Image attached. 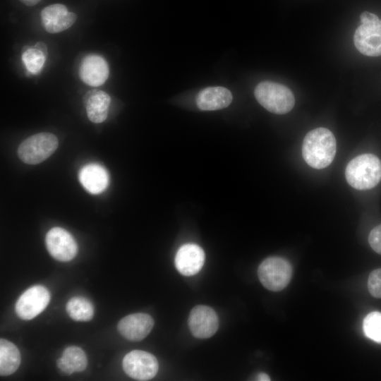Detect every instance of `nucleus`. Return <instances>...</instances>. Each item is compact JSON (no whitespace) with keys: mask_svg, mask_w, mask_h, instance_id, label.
<instances>
[{"mask_svg":"<svg viewBox=\"0 0 381 381\" xmlns=\"http://www.w3.org/2000/svg\"><path fill=\"white\" fill-rule=\"evenodd\" d=\"M188 327L193 335L198 339H207L215 334L219 327L218 316L210 307L195 306L188 317Z\"/></svg>","mask_w":381,"mask_h":381,"instance_id":"9","label":"nucleus"},{"mask_svg":"<svg viewBox=\"0 0 381 381\" xmlns=\"http://www.w3.org/2000/svg\"><path fill=\"white\" fill-rule=\"evenodd\" d=\"M368 289L373 297L381 298V268L372 271L369 274Z\"/></svg>","mask_w":381,"mask_h":381,"instance_id":"23","label":"nucleus"},{"mask_svg":"<svg viewBox=\"0 0 381 381\" xmlns=\"http://www.w3.org/2000/svg\"><path fill=\"white\" fill-rule=\"evenodd\" d=\"M20 364V353L12 342L0 339V375L8 376L15 373Z\"/></svg>","mask_w":381,"mask_h":381,"instance_id":"18","label":"nucleus"},{"mask_svg":"<svg viewBox=\"0 0 381 381\" xmlns=\"http://www.w3.org/2000/svg\"><path fill=\"white\" fill-rule=\"evenodd\" d=\"M363 329L367 337L381 344V313L374 311L367 315L363 320Z\"/></svg>","mask_w":381,"mask_h":381,"instance_id":"22","label":"nucleus"},{"mask_svg":"<svg viewBox=\"0 0 381 381\" xmlns=\"http://www.w3.org/2000/svg\"><path fill=\"white\" fill-rule=\"evenodd\" d=\"M258 278L267 289L279 291L290 282L293 268L285 258L273 256L264 260L258 267Z\"/></svg>","mask_w":381,"mask_h":381,"instance_id":"4","label":"nucleus"},{"mask_svg":"<svg viewBox=\"0 0 381 381\" xmlns=\"http://www.w3.org/2000/svg\"><path fill=\"white\" fill-rule=\"evenodd\" d=\"M345 176L348 183L357 190H368L381 180V161L373 154H363L347 164Z\"/></svg>","mask_w":381,"mask_h":381,"instance_id":"2","label":"nucleus"},{"mask_svg":"<svg viewBox=\"0 0 381 381\" xmlns=\"http://www.w3.org/2000/svg\"><path fill=\"white\" fill-rule=\"evenodd\" d=\"M83 102L90 121L99 123L107 119L111 102L110 96L107 92L91 90L85 95Z\"/></svg>","mask_w":381,"mask_h":381,"instance_id":"17","label":"nucleus"},{"mask_svg":"<svg viewBox=\"0 0 381 381\" xmlns=\"http://www.w3.org/2000/svg\"><path fill=\"white\" fill-rule=\"evenodd\" d=\"M35 46L39 49L40 50H41L44 54H45L46 55H47V47L46 46V44L44 43V42H37Z\"/></svg>","mask_w":381,"mask_h":381,"instance_id":"27","label":"nucleus"},{"mask_svg":"<svg viewBox=\"0 0 381 381\" xmlns=\"http://www.w3.org/2000/svg\"><path fill=\"white\" fill-rule=\"evenodd\" d=\"M124 372L131 378L137 380H149L157 373L159 364L152 353L133 350L128 353L122 361Z\"/></svg>","mask_w":381,"mask_h":381,"instance_id":"7","label":"nucleus"},{"mask_svg":"<svg viewBox=\"0 0 381 381\" xmlns=\"http://www.w3.org/2000/svg\"><path fill=\"white\" fill-rule=\"evenodd\" d=\"M360 18L361 23H368L380 20L375 14L368 11L363 12L360 16Z\"/></svg>","mask_w":381,"mask_h":381,"instance_id":"25","label":"nucleus"},{"mask_svg":"<svg viewBox=\"0 0 381 381\" xmlns=\"http://www.w3.org/2000/svg\"><path fill=\"white\" fill-rule=\"evenodd\" d=\"M368 243L374 251L381 255V224L371 230L368 236Z\"/></svg>","mask_w":381,"mask_h":381,"instance_id":"24","label":"nucleus"},{"mask_svg":"<svg viewBox=\"0 0 381 381\" xmlns=\"http://www.w3.org/2000/svg\"><path fill=\"white\" fill-rule=\"evenodd\" d=\"M23 4L28 6H32L37 4L41 0H20Z\"/></svg>","mask_w":381,"mask_h":381,"instance_id":"28","label":"nucleus"},{"mask_svg":"<svg viewBox=\"0 0 381 381\" xmlns=\"http://www.w3.org/2000/svg\"><path fill=\"white\" fill-rule=\"evenodd\" d=\"M57 367L63 373L67 375H71L73 373V370L65 362V361L61 357L58 358L56 361Z\"/></svg>","mask_w":381,"mask_h":381,"instance_id":"26","label":"nucleus"},{"mask_svg":"<svg viewBox=\"0 0 381 381\" xmlns=\"http://www.w3.org/2000/svg\"><path fill=\"white\" fill-rule=\"evenodd\" d=\"M257 380L260 381H268L270 380V378L266 373H261L257 376Z\"/></svg>","mask_w":381,"mask_h":381,"instance_id":"29","label":"nucleus"},{"mask_svg":"<svg viewBox=\"0 0 381 381\" xmlns=\"http://www.w3.org/2000/svg\"><path fill=\"white\" fill-rule=\"evenodd\" d=\"M254 95L264 108L276 114L289 112L295 103L293 92L289 87L272 81H262L258 84Z\"/></svg>","mask_w":381,"mask_h":381,"instance_id":"3","label":"nucleus"},{"mask_svg":"<svg viewBox=\"0 0 381 381\" xmlns=\"http://www.w3.org/2000/svg\"><path fill=\"white\" fill-rule=\"evenodd\" d=\"M109 73L106 60L96 54L86 56L79 68V75L85 84L98 87L105 83Z\"/></svg>","mask_w":381,"mask_h":381,"instance_id":"13","label":"nucleus"},{"mask_svg":"<svg viewBox=\"0 0 381 381\" xmlns=\"http://www.w3.org/2000/svg\"><path fill=\"white\" fill-rule=\"evenodd\" d=\"M337 143L333 133L326 128H317L304 137L302 155L306 162L314 169L329 166L336 154Z\"/></svg>","mask_w":381,"mask_h":381,"instance_id":"1","label":"nucleus"},{"mask_svg":"<svg viewBox=\"0 0 381 381\" xmlns=\"http://www.w3.org/2000/svg\"><path fill=\"white\" fill-rule=\"evenodd\" d=\"M47 55L35 45L25 47L22 52V61L27 71L33 75L38 74L43 68Z\"/></svg>","mask_w":381,"mask_h":381,"instance_id":"20","label":"nucleus"},{"mask_svg":"<svg viewBox=\"0 0 381 381\" xmlns=\"http://www.w3.org/2000/svg\"><path fill=\"white\" fill-rule=\"evenodd\" d=\"M61 358L75 372L83 371L87 365V358L84 351L78 346H71L63 351Z\"/></svg>","mask_w":381,"mask_h":381,"instance_id":"21","label":"nucleus"},{"mask_svg":"<svg viewBox=\"0 0 381 381\" xmlns=\"http://www.w3.org/2000/svg\"><path fill=\"white\" fill-rule=\"evenodd\" d=\"M45 243L49 254L59 261H70L78 253V245L75 238L61 227L52 228L46 234Z\"/></svg>","mask_w":381,"mask_h":381,"instance_id":"8","label":"nucleus"},{"mask_svg":"<svg viewBox=\"0 0 381 381\" xmlns=\"http://www.w3.org/2000/svg\"><path fill=\"white\" fill-rule=\"evenodd\" d=\"M59 141L51 133H39L23 140L18 147V155L25 164H37L49 157L56 150Z\"/></svg>","mask_w":381,"mask_h":381,"instance_id":"5","label":"nucleus"},{"mask_svg":"<svg viewBox=\"0 0 381 381\" xmlns=\"http://www.w3.org/2000/svg\"><path fill=\"white\" fill-rule=\"evenodd\" d=\"M231 92L224 87H208L202 90L196 97L200 110L214 111L227 107L232 102Z\"/></svg>","mask_w":381,"mask_h":381,"instance_id":"16","label":"nucleus"},{"mask_svg":"<svg viewBox=\"0 0 381 381\" xmlns=\"http://www.w3.org/2000/svg\"><path fill=\"white\" fill-rule=\"evenodd\" d=\"M50 293L44 286L35 285L28 288L18 298L15 310L22 320H31L40 314L48 306Z\"/></svg>","mask_w":381,"mask_h":381,"instance_id":"6","label":"nucleus"},{"mask_svg":"<svg viewBox=\"0 0 381 381\" xmlns=\"http://www.w3.org/2000/svg\"><path fill=\"white\" fill-rule=\"evenodd\" d=\"M42 23L49 33H58L69 28L76 20L77 16L68 12L66 6L54 4L45 7L41 12Z\"/></svg>","mask_w":381,"mask_h":381,"instance_id":"12","label":"nucleus"},{"mask_svg":"<svg viewBox=\"0 0 381 381\" xmlns=\"http://www.w3.org/2000/svg\"><path fill=\"white\" fill-rule=\"evenodd\" d=\"M154 323V320L148 314L133 313L123 318L119 322L117 329L125 339L138 341L149 334Z\"/></svg>","mask_w":381,"mask_h":381,"instance_id":"11","label":"nucleus"},{"mask_svg":"<svg viewBox=\"0 0 381 381\" xmlns=\"http://www.w3.org/2000/svg\"><path fill=\"white\" fill-rule=\"evenodd\" d=\"M78 178L83 188L92 194L104 191L109 185V177L107 170L100 164L90 163L83 167Z\"/></svg>","mask_w":381,"mask_h":381,"instance_id":"15","label":"nucleus"},{"mask_svg":"<svg viewBox=\"0 0 381 381\" xmlns=\"http://www.w3.org/2000/svg\"><path fill=\"white\" fill-rule=\"evenodd\" d=\"M353 42L363 55L381 56V20L361 23L355 31Z\"/></svg>","mask_w":381,"mask_h":381,"instance_id":"10","label":"nucleus"},{"mask_svg":"<svg viewBox=\"0 0 381 381\" xmlns=\"http://www.w3.org/2000/svg\"><path fill=\"white\" fill-rule=\"evenodd\" d=\"M69 317L76 321L87 322L93 318L94 306L87 298L75 296L69 299L66 306Z\"/></svg>","mask_w":381,"mask_h":381,"instance_id":"19","label":"nucleus"},{"mask_svg":"<svg viewBox=\"0 0 381 381\" xmlns=\"http://www.w3.org/2000/svg\"><path fill=\"white\" fill-rule=\"evenodd\" d=\"M205 262V253L198 245L187 243L183 245L177 251L175 265L178 271L184 276L197 274Z\"/></svg>","mask_w":381,"mask_h":381,"instance_id":"14","label":"nucleus"}]
</instances>
